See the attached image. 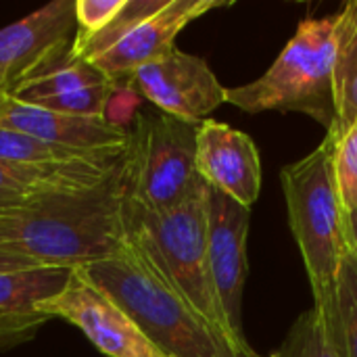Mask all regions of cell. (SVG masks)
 Listing matches in <instances>:
<instances>
[{
	"mask_svg": "<svg viewBox=\"0 0 357 357\" xmlns=\"http://www.w3.org/2000/svg\"><path fill=\"white\" fill-rule=\"evenodd\" d=\"M126 0H75V36H92L102 29Z\"/></svg>",
	"mask_w": 357,
	"mask_h": 357,
	"instance_id": "21",
	"label": "cell"
},
{
	"mask_svg": "<svg viewBox=\"0 0 357 357\" xmlns=\"http://www.w3.org/2000/svg\"><path fill=\"white\" fill-rule=\"evenodd\" d=\"M199 126L161 111L136 115L126 149L130 201L149 211H167L205 186L197 169Z\"/></svg>",
	"mask_w": 357,
	"mask_h": 357,
	"instance_id": "6",
	"label": "cell"
},
{
	"mask_svg": "<svg viewBox=\"0 0 357 357\" xmlns=\"http://www.w3.org/2000/svg\"><path fill=\"white\" fill-rule=\"evenodd\" d=\"M318 312L339 357H357V255L354 251L341 261L333 295Z\"/></svg>",
	"mask_w": 357,
	"mask_h": 357,
	"instance_id": "17",
	"label": "cell"
},
{
	"mask_svg": "<svg viewBox=\"0 0 357 357\" xmlns=\"http://www.w3.org/2000/svg\"><path fill=\"white\" fill-rule=\"evenodd\" d=\"M40 190L23 184L21 180H17L10 169L6 165L0 163V218L8 215L13 211H17L19 207H23L31 197H36ZM44 192V190H42Z\"/></svg>",
	"mask_w": 357,
	"mask_h": 357,
	"instance_id": "22",
	"label": "cell"
},
{
	"mask_svg": "<svg viewBox=\"0 0 357 357\" xmlns=\"http://www.w3.org/2000/svg\"><path fill=\"white\" fill-rule=\"evenodd\" d=\"M128 149V146H126ZM128 155L98 182L38 192L0 218V249L44 268L77 270L128 243Z\"/></svg>",
	"mask_w": 357,
	"mask_h": 357,
	"instance_id": "1",
	"label": "cell"
},
{
	"mask_svg": "<svg viewBox=\"0 0 357 357\" xmlns=\"http://www.w3.org/2000/svg\"><path fill=\"white\" fill-rule=\"evenodd\" d=\"M38 314L73 324L107 357H165L134 320L79 270H71L67 284L54 297L42 301Z\"/></svg>",
	"mask_w": 357,
	"mask_h": 357,
	"instance_id": "7",
	"label": "cell"
},
{
	"mask_svg": "<svg viewBox=\"0 0 357 357\" xmlns=\"http://www.w3.org/2000/svg\"><path fill=\"white\" fill-rule=\"evenodd\" d=\"M335 102L333 130L343 132L357 121V0L345 4L335 23Z\"/></svg>",
	"mask_w": 357,
	"mask_h": 357,
	"instance_id": "16",
	"label": "cell"
},
{
	"mask_svg": "<svg viewBox=\"0 0 357 357\" xmlns=\"http://www.w3.org/2000/svg\"><path fill=\"white\" fill-rule=\"evenodd\" d=\"M0 128L79 153L113 151L128 144V130L107 117L56 113L21 102L10 94H0Z\"/></svg>",
	"mask_w": 357,
	"mask_h": 357,
	"instance_id": "14",
	"label": "cell"
},
{
	"mask_svg": "<svg viewBox=\"0 0 357 357\" xmlns=\"http://www.w3.org/2000/svg\"><path fill=\"white\" fill-rule=\"evenodd\" d=\"M335 17H307L270 69L251 84L226 88V102L245 113L295 111L326 132L337 126Z\"/></svg>",
	"mask_w": 357,
	"mask_h": 357,
	"instance_id": "5",
	"label": "cell"
},
{
	"mask_svg": "<svg viewBox=\"0 0 357 357\" xmlns=\"http://www.w3.org/2000/svg\"><path fill=\"white\" fill-rule=\"evenodd\" d=\"M67 268H29L0 274V343L10 345L21 337H29L48 322L38 314V305L54 297L69 280Z\"/></svg>",
	"mask_w": 357,
	"mask_h": 357,
	"instance_id": "15",
	"label": "cell"
},
{
	"mask_svg": "<svg viewBox=\"0 0 357 357\" xmlns=\"http://www.w3.org/2000/svg\"><path fill=\"white\" fill-rule=\"evenodd\" d=\"M197 169L215 188L243 207H253L261 192V159L255 142L228 123L205 119L197 132Z\"/></svg>",
	"mask_w": 357,
	"mask_h": 357,
	"instance_id": "13",
	"label": "cell"
},
{
	"mask_svg": "<svg viewBox=\"0 0 357 357\" xmlns=\"http://www.w3.org/2000/svg\"><path fill=\"white\" fill-rule=\"evenodd\" d=\"M128 238L144 253L159 276L203 318L238 339L218 299L207 255V184L186 203L167 211H149L128 199Z\"/></svg>",
	"mask_w": 357,
	"mask_h": 357,
	"instance_id": "4",
	"label": "cell"
},
{
	"mask_svg": "<svg viewBox=\"0 0 357 357\" xmlns=\"http://www.w3.org/2000/svg\"><path fill=\"white\" fill-rule=\"evenodd\" d=\"M77 270L107 293L165 357H261L186 303L130 238L115 255Z\"/></svg>",
	"mask_w": 357,
	"mask_h": 357,
	"instance_id": "2",
	"label": "cell"
},
{
	"mask_svg": "<svg viewBox=\"0 0 357 357\" xmlns=\"http://www.w3.org/2000/svg\"><path fill=\"white\" fill-rule=\"evenodd\" d=\"M270 357H339L331 343L322 314L312 307L291 326L282 345Z\"/></svg>",
	"mask_w": 357,
	"mask_h": 357,
	"instance_id": "19",
	"label": "cell"
},
{
	"mask_svg": "<svg viewBox=\"0 0 357 357\" xmlns=\"http://www.w3.org/2000/svg\"><path fill=\"white\" fill-rule=\"evenodd\" d=\"M349 241H351V251L357 255V209L349 211Z\"/></svg>",
	"mask_w": 357,
	"mask_h": 357,
	"instance_id": "24",
	"label": "cell"
},
{
	"mask_svg": "<svg viewBox=\"0 0 357 357\" xmlns=\"http://www.w3.org/2000/svg\"><path fill=\"white\" fill-rule=\"evenodd\" d=\"M335 146L337 132L331 130L316 151L280 172L289 224L318 310L328 303L341 261L351 253L349 209L335 174Z\"/></svg>",
	"mask_w": 357,
	"mask_h": 357,
	"instance_id": "3",
	"label": "cell"
},
{
	"mask_svg": "<svg viewBox=\"0 0 357 357\" xmlns=\"http://www.w3.org/2000/svg\"><path fill=\"white\" fill-rule=\"evenodd\" d=\"M251 209L207 186V255L211 280L226 320L238 339L243 335V291L249 274L247 236Z\"/></svg>",
	"mask_w": 357,
	"mask_h": 357,
	"instance_id": "10",
	"label": "cell"
},
{
	"mask_svg": "<svg viewBox=\"0 0 357 357\" xmlns=\"http://www.w3.org/2000/svg\"><path fill=\"white\" fill-rule=\"evenodd\" d=\"M29 268H44V266H38L33 259H27L23 255H17V253H10L6 249H0V274L29 270Z\"/></svg>",
	"mask_w": 357,
	"mask_h": 357,
	"instance_id": "23",
	"label": "cell"
},
{
	"mask_svg": "<svg viewBox=\"0 0 357 357\" xmlns=\"http://www.w3.org/2000/svg\"><path fill=\"white\" fill-rule=\"evenodd\" d=\"M128 88H134L157 111L190 123H203L226 102V88L207 61L178 48L136 69Z\"/></svg>",
	"mask_w": 357,
	"mask_h": 357,
	"instance_id": "8",
	"label": "cell"
},
{
	"mask_svg": "<svg viewBox=\"0 0 357 357\" xmlns=\"http://www.w3.org/2000/svg\"><path fill=\"white\" fill-rule=\"evenodd\" d=\"M226 6L222 0H167V4L140 19L111 48L92 61L117 86L128 82L136 69L176 48L178 33L205 13Z\"/></svg>",
	"mask_w": 357,
	"mask_h": 357,
	"instance_id": "12",
	"label": "cell"
},
{
	"mask_svg": "<svg viewBox=\"0 0 357 357\" xmlns=\"http://www.w3.org/2000/svg\"><path fill=\"white\" fill-rule=\"evenodd\" d=\"M75 0H54L0 29V94H10L75 38Z\"/></svg>",
	"mask_w": 357,
	"mask_h": 357,
	"instance_id": "11",
	"label": "cell"
},
{
	"mask_svg": "<svg viewBox=\"0 0 357 357\" xmlns=\"http://www.w3.org/2000/svg\"><path fill=\"white\" fill-rule=\"evenodd\" d=\"M335 174L345 207L349 211L357 209V121L347 130L337 132Z\"/></svg>",
	"mask_w": 357,
	"mask_h": 357,
	"instance_id": "20",
	"label": "cell"
},
{
	"mask_svg": "<svg viewBox=\"0 0 357 357\" xmlns=\"http://www.w3.org/2000/svg\"><path fill=\"white\" fill-rule=\"evenodd\" d=\"M71 46L23 79L10 96L56 113L107 117L109 102L119 86L90 61L77 56Z\"/></svg>",
	"mask_w": 357,
	"mask_h": 357,
	"instance_id": "9",
	"label": "cell"
},
{
	"mask_svg": "<svg viewBox=\"0 0 357 357\" xmlns=\"http://www.w3.org/2000/svg\"><path fill=\"white\" fill-rule=\"evenodd\" d=\"M115 151V149H113ZM107 153V151H100ZM98 153H79L71 149H63L56 144L42 142L33 136L0 128V163L4 165H56V163H69L84 157H92Z\"/></svg>",
	"mask_w": 357,
	"mask_h": 357,
	"instance_id": "18",
	"label": "cell"
}]
</instances>
